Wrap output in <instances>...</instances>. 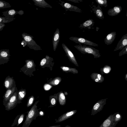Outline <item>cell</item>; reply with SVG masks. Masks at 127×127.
<instances>
[{"instance_id":"6da1fadb","label":"cell","mask_w":127,"mask_h":127,"mask_svg":"<svg viewBox=\"0 0 127 127\" xmlns=\"http://www.w3.org/2000/svg\"><path fill=\"white\" fill-rule=\"evenodd\" d=\"M38 102H36L30 110L28 112L25 120L22 127H29L33 120H35L39 116V109H37V105Z\"/></svg>"},{"instance_id":"7a4b0ae2","label":"cell","mask_w":127,"mask_h":127,"mask_svg":"<svg viewBox=\"0 0 127 127\" xmlns=\"http://www.w3.org/2000/svg\"><path fill=\"white\" fill-rule=\"evenodd\" d=\"M74 47L83 54H88L93 55L94 58H99L101 56L99 51L93 47L82 45L81 44L74 46Z\"/></svg>"},{"instance_id":"3957f363","label":"cell","mask_w":127,"mask_h":127,"mask_svg":"<svg viewBox=\"0 0 127 127\" xmlns=\"http://www.w3.org/2000/svg\"><path fill=\"white\" fill-rule=\"evenodd\" d=\"M22 36L26 42L27 45L29 48L35 50H41L40 47L33 39L34 37L33 36L24 32L22 34Z\"/></svg>"},{"instance_id":"277c9868","label":"cell","mask_w":127,"mask_h":127,"mask_svg":"<svg viewBox=\"0 0 127 127\" xmlns=\"http://www.w3.org/2000/svg\"><path fill=\"white\" fill-rule=\"evenodd\" d=\"M19 104L18 90L15 91L9 99L5 107V110L9 111L13 109Z\"/></svg>"},{"instance_id":"5b68a950","label":"cell","mask_w":127,"mask_h":127,"mask_svg":"<svg viewBox=\"0 0 127 127\" xmlns=\"http://www.w3.org/2000/svg\"><path fill=\"white\" fill-rule=\"evenodd\" d=\"M106 99H104L97 101L92 108L91 115L94 116L101 111L106 103Z\"/></svg>"},{"instance_id":"8992f818","label":"cell","mask_w":127,"mask_h":127,"mask_svg":"<svg viewBox=\"0 0 127 127\" xmlns=\"http://www.w3.org/2000/svg\"><path fill=\"white\" fill-rule=\"evenodd\" d=\"M69 39L76 43L79 44H83L94 46H98V44L84 38L71 36L69 38Z\"/></svg>"},{"instance_id":"52a82bcc","label":"cell","mask_w":127,"mask_h":127,"mask_svg":"<svg viewBox=\"0 0 127 127\" xmlns=\"http://www.w3.org/2000/svg\"><path fill=\"white\" fill-rule=\"evenodd\" d=\"M59 1L61 3L59 2V3L65 9L66 11L69 10L79 13H81L82 12L81 9L76 6L60 0Z\"/></svg>"},{"instance_id":"ba28073f","label":"cell","mask_w":127,"mask_h":127,"mask_svg":"<svg viewBox=\"0 0 127 127\" xmlns=\"http://www.w3.org/2000/svg\"><path fill=\"white\" fill-rule=\"evenodd\" d=\"M10 55L9 49H3L0 50V64H3L8 63Z\"/></svg>"},{"instance_id":"9c48e42d","label":"cell","mask_w":127,"mask_h":127,"mask_svg":"<svg viewBox=\"0 0 127 127\" xmlns=\"http://www.w3.org/2000/svg\"><path fill=\"white\" fill-rule=\"evenodd\" d=\"M17 90L16 86L8 90L4 94L3 96V104L5 107L9 99L15 92Z\"/></svg>"},{"instance_id":"30bf717a","label":"cell","mask_w":127,"mask_h":127,"mask_svg":"<svg viewBox=\"0 0 127 127\" xmlns=\"http://www.w3.org/2000/svg\"><path fill=\"white\" fill-rule=\"evenodd\" d=\"M62 46L63 48L70 61L76 66H78V64L72 52L64 44L62 43Z\"/></svg>"},{"instance_id":"8fae6325","label":"cell","mask_w":127,"mask_h":127,"mask_svg":"<svg viewBox=\"0 0 127 127\" xmlns=\"http://www.w3.org/2000/svg\"><path fill=\"white\" fill-rule=\"evenodd\" d=\"M76 110H73L68 111L61 115L57 119H55V123H60L71 117L77 112Z\"/></svg>"},{"instance_id":"7c38bea8","label":"cell","mask_w":127,"mask_h":127,"mask_svg":"<svg viewBox=\"0 0 127 127\" xmlns=\"http://www.w3.org/2000/svg\"><path fill=\"white\" fill-rule=\"evenodd\" d=\"M3 85L6 90L16 86L15 82L13 77H11L9 76H7L4 82Z\"/></svg>"},{"instance_id":"4fadbf2b","label":"cell","mask_w":127,"mask_h":127,"mask_svg":"<svg viewBox=\"0 0 127 127\" xmlns=\"http://www.w3.org/2000/svg\"><path fill=\"white\" fill-rule=\"evenodd\" d=\"M60 38V33L59 29L57 28L54 32L52 39L53 49L55 51L58 45Z\"/></svg>"},{"instance_id":"5bb4252c","label":"cell","mask_w":127,"mask_h":127,"mask_svg":"<svg viewBox=\"0 0 127 127\" xmlns=\"http://www.w3.org/2000/svg\"><path fill=\"white\" fill-rule=\"evenodd\" d=\"M127 45V34H126L122 37L119 41L114 51L122 50Z\"/></svg>"},{"instance_id":"9a60e30c","label":"cell","mask_w":127,"mask_h":127,"mask_svg":"<svg viewBox=\"0 0 127 127\" xmlns=\"http://www.w3.org/2000/svg\"><path fill=\"white\" fill-rule=\"evenodd\" d=\"M115 113L110 115L100 125L99 127H109L112 124L114 120Z\"/></svg>"},{"instance_id":"2e32d148","label":"cell","mask_w":127,"mask_h":127,"mask_svg":"<svg viewBox=\"0 0 127 127\" xmlns=\"http://www.w3.org/2000/svg\"><path fill=\"white\" fill-rule=\"evenodd\" d=\"M92 10L96 16L99 19L103 20L104 18L103 11L99 5H98L97 6H93Z\"/></svg>"},{"instance_id":"e0dca14e","label":"cell","mask_w":127,"mask_h":127,"mask_svg":"<svg viewBox=\"0 0 127 127\" xmlns=\"http://www.w3.org/2000/svg\"><path fill=\"white\" fill-rule=\"evenodd\" d=\"M122 9V7L121 6L117 5L109 9L107 13L110 16H114L119 14L121 12Z\"/></svg>"},{"instance_id":"ac0fdd59","label":"cell","mask_w":127,"mask_h":127,"mask_svg":"<svg viewBox=\"0 0 127 127\" xmlns=\"http://www.w3.org/2000/svg\"><path fill=\"white\" fill-rule=\"evenodd\" d=\"M116 32H112L108 34L104 40L105 44L107 45L111 44L115 40L116 36Z\"/></svg>"},{"instance_id":"d6986e66","label":"cell","mask_w":127,"mask_h":127,"mask_svg":"<svg viewBox=\"0 0 127 127\" xmlns=\"http://www.w3.org/2000/svg\"><path fill=\"white\" fill-rule=\"evenodd\" d=\"M35 5L40 7L45 8L46 7L52 8V7L44 0H32Z\"/></svg>"},{"instance_id":"ffe728a7","label":"cell","mask_w":127,"mask_h":127,"mask_svg":"<svg viewBox=\"0 0 127 127\" xmlns=\"http://www.w3.org/2000/svg\"><path fill=\"white\" fill-rule=\"evenodd\" d=\"M91 77L94 81L98 83H102L104 80V77L102 75L95 72L92 73Z\"/></svg>"},{"instance_id":"44dd1931","label":"cell","mask_w":127,"mask_h":127,"mask_svg":"<svg viewBox=\"0 0 127 127\" xmlns=\"http://www.w3.org/2000/svg\"><path fill=\"white\" fill-rule=\"evenodd\" d=\"M2 16L4 17L14 18V16L18 14V11L12 9L2 12Z\"/></svg>"},{"instance_id":"7402d4cb","label":"cell","mask_w":127,"mask_h":127,"mask_svg":"<svg viewBox=\"0 0 127 127\" xmlns=\"http://www.w3.org/2000/svg\"><path fill=\"white\" fill-rule=\"evenodd\" d=\"M25 115L24 113L18 115L15 118L11 127H13L15 125L17 127L23 121Z\"/></svg>"},{"instance_id":"603a6c76","label":"cell","mask_w":127,"mask_h":127,"mask_svg":"<svg viewBox=\"0 0 127 127\" xmlns=\"http://www.w3.org/2000/svg\"><path fill=\"white\" fill-rule=\"evenodd\" d=\"M94 23L95 22L92 19H89L81 24L79 27L91 29V27L94 26Z\"/></svg>"},{"instance_id":"cb8c5ba5","label":"cell","mask_w":127,"mask_h":127,"mask_svg":"<svg viewBox=\"0 0 127 127\" xmlns=\"http://www.w3.org/2000/svg\"><path fill=\"white\" fill-rule=\"evenodd\" d=\"M61 67L64 71L71 72L74 74L78 73V70L75 68H71L65 66H62Z\"/></svg>"},{"instance_id":"d4e9b609","label":"cell","mask_w":127,"mask_h":127,"mask_svg":"<svg viewBox=\"0 0 127 127\" xmlns=\"http://www.w3.org/2000/svg\"><path fill=\"white\" fill-rule=\"evenodd\" d=\"M15 19V18H11L0 16V23H9L14 21Z\"/></svg>"},{"instance_id":"484cf974","label":"cell","mask_w":127,"mask_h":127,"mask_svg":"<svg viewBox=\"0 0 127 127\" xmlns=\"http://www.w3.org/2000/svg\"><path fill=\"white\" fill-rule=\"evenodd\" d=\"M25 95V92L21 90L18 92V99L19 104L21 102V100L24 98Z\"/></svg>"},{"instance_id":"4316f807","label":"cell","mask_w":127,"mask_h":127,"mask_svg":"<svg viewBox=\"0 0 127 127\" xmlns=\"http://www.w3.org/2000/svg\"><path fill=\"white\" fill-rule=\"evenodd\" d=\"M11 6L8 2L0 0V9H3L11 7Z\"/></svg>"},{"instance_id":"83f0119b","label":"cell","mask_w":127,"mask_h":127,"mask_svg":"<svg viewBox=\"0 0 127 127\" xmlns=\"http://www.w3.org/2000/svg\"><path fill=\"white\" fill-rule=\"evenodd\" d=\"M66 99L64 94L60 93L59 95V101L60 104L61 105H64L66 103Z\"/></svg>"},{"instance_id":"f1b7e54d","label":"cell","mask_w":127,"mask_h":127,"mask_svg":"<svg viewBox=\"0 0 127 127\" xmlns=\"http://www.w3.org/2000/svg\"><path fill=\"white\" fill-rule=\"evenodd\" d=\"M111 69V68L110 66L106 65L103 68H101L100 71L101 72L102 74L108 73L110 72Z\"/></svg>"},{"instance_id":"f546056e","label":"cell","mask_w":127,"mask_h":127,"mask_svg":"<svg viewBox=\"0 0 127 127\" xmlns=\"http://www.w3.org/2000/svg\"><path fill=\"white\" fill-rule=\"evenodd\" d=\"M95 1L100 6L106 7L108 6L107 1L106 0H96Z\"/></svg>"},{"instance_id":"4dcf8cb0","label":"cell","mask_w":127,"mask_h":127,"mask_svg":"<svg viewBox=\"0 0 127 127\" xmlns=\"http://www.w3.org/2000/svg\"><path fill=\"white\" fill-rule=\"evenodd\" d=\"M122 118V115L119 112H117L115 113L114 121L118 122L121 120Z\"/></svg>"},{"instance_id":"1f68e13d","label":"cell","mask_w":127,"mask_h":127,"mask_svg":"<svg viewBox=\"0 0 127 127\" xmlns=\"http://www.w3.org/2000/svg\"><path fill=\"white\" fill-rule=\"evenodd\" d=\"M127 54V46H125L119 53V56H121L123 55Z\"/></svg>"},{"instance_id":"d6a6232c","label":"cell","mask_w":127,"mask_h":127,"mask_svg":"<svg viewBox=\"0 0 127 127\" xmlns=\"http://www.w3.org/2000/svg\"><path fill=\"white\" fill-rule=\"evenodd\" d=\"M50 107H53L55 106L56 103V100L54 98H52L50 101Z\"/></svg>"},{"instance_id":"836d02e7","label":"cell","mask_w":127,"mask_h":127,"mask_svg":"<svg viewBox=\"0 0 127 127\" xmlns=\"http://www.w3.org/2000/svg\"><path fill=\"white\" fill-rule=\"evenodd\" d=\"M33 97H31L29 100L27 106V107H28L31 106L33 103Z\"/></svg>"},{"instance_id":"e575fe53","label":"cell","mask_w":127,"mask_h":127,"mask_svg":"<svg viewBox=\"0 0 127 127\" xmlns=\"http://www.w3.org/2000/svg\"><path fill=\"white\" fill-rule=\"evenodd\" d=\"M33 65V63L32 61H28L26 63V66L28 68H30L32 67Z\"/></svg>"},{"instance_id":"d590c367","label":"cell","mask_w":127,"mask_h":127,"mask_svg":"<svg viewBox=\"0 0 127 127\" xmlns=\"http://www.w3.org/2000/svg\"><path fill=\"white\" fill-rule=\"evenodd\" d=\"M46 61V58H44L41 60L40 63V65L42 66L43 65L45 64Z\"/></svg>"},{"instance_id":"8d00e7d4","label":"cell","mask_w":127,"mask_h":127,"mask_svg":"<svg viewBox=\"0 0 127 127\" xmlns=\"http://www.w3.org/2000/svg\"><path fill=\"white\" fill-rule=\"evenodd\" d=\"M51 86L49 84H46L44 86V89L46 90H48L50 89Z\"/></svg>"},{"instance_id":"74e56055","label":"cell","mask_w":127,"mask_h":127,"mask_svg":"<svg viewBox=\"0 0 127 127\" xmlns=\"http://www.w3.org/2000/svg\"><path fill=\"white\" fill-rule=\"evenodd\" d=\"M5 26L4 23H0V31L2 30Z\"/></svg>"},{"instance_id":"f35d334b","label":"cell","mask_w":127,"mask_h":127,"mask_svg":"<svg viewBox=\"0 0 127 127\" xmlns=\"http://www.w3.org/2000/svg\"><path fill=\"white\" fill-rule=\"evenodd\" d=\"M68 1H70L75 3H79L82 1V0H66Z\"/></svg>"},{"instance_id":"ab89813d","label":"cell","mask_w":127,"mask_h":127,"mask_svg":"<svg viewBox=\"0 0 127 127\" xmlns=\"http://www.w3.org/2000/svg\"><path fill=\"white\" fill-rule=\"evenodd\" d=\"M21 44L23 47H25L27 45L26 42L24 39L21 41Z\"/></svg>"},{"instance_id":"60d3db41","label":"cell","mask_w":127,"mask_h":127,"mask_svg":"<svg viewBox=\"0 0 127 127\" xmlns=\"http://www.w3.org/2000/svg\"><path fill=\"white\" fill-rule=\"evenodd\" d=\"M39 116H42L44 115V113L43 111H39Z\"/></svg>"},{"instance_id":"b9f144b4","label":"cell","mask_w":127,"mask_h":127,"mask_svg":"<svg viewBox=\"0 0 127 127\" xmlns=\"http://www.w3.org/2000/svg\"><path fill=\"white\" fill-rule=\"evenodd\" d=\"M118 123V122H115L114 121V122L109 127H115L116 125Z\"/></svg>"},{"instance_id":"7bdbcfd3","label":"cell","mask_w":127,"mask_h":127,"mask_svg":"<svg viewBox=\"0 0 127 127\" xmlns=\"http://www.w3.org/2000/svg\"><path fill=\"white\" fill-rule=\"evenodd\" d=\"M24 13V12L22 10H20L18 11V14L20 15H22Z\"/></svg>"},{"instance_id":"ee69618b","label":"cell","mask_w":127,"mask_h":127,"mask_svg":"<svg viewBox=\"0 0 127 127\" xmlns=\"http://www.w3.org/2000/svg\"><path fill=\"white\" fill-rule=\"evenodd\" d=\"M49 127H61V125H54L51 126Z\"/></svg>"},{"instance_id":"f6af8a7d","label":"cell","mask_w":127,"mask_h":127,"mask_svg":"<svg viewBox=\"0 0 127 127\" xmlns=\"http://www.w3.org/2000/svg\"><path fill=\"white\" fill-rule=\"evenodd\" d=\"M59 82V81L58 80H55V83L56 85H57L58 84Z\"/></svg>"},{"instance_id":"bcb514c9","label":"cell","mask_w":127,"mask_h":127,"mask_svg":"<svg viewBox=\"0 0 127 127\" xmlns=\"http://www.w3.org/2000/svg\"><path fill=\"white\" fill-rule=\"evenodd\" d=\"M125 78L126 81H127V74L126 73L125 76Z\"/></svg>"},{"instance_id":"7dc6e473","label":"cell","mask_w":127,"mask_h":127,"mask_svg":"<svg viewBox=\"0 0 127 127\" xmlns=\"http://www.w3.org/2000/svg\"><path fill=\"white\" fill-rule=\"evenodd\" d=\"M65 127H70V126L67 125Z\"/></svg>"}]
</instances>
